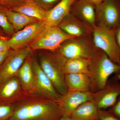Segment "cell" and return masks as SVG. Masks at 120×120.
Returning <instances> with one entry per match:
<instances>
[{
    "instance_id": "obj_4",
    "label": "cell",
    "mask_w": 120,
    "mask_h": 120,
    "mask_svg": "<svg viewBox=\"0 0 120 120\" xmlns=\"http://www.w3.org/2000/svg\"><path fill=\"white\" fill-rule=\"evenodd\" d=\"M92 27L94 46L104 52L112 62L120 64V49L115 30L100 24Z\"/></svg>"
},
{
    "instance_id": "obj_28",
    "label": "cell",
    "mask_w": 120,
    "mask_h": 120,
    "mask_svg": "<svg viewBox=\"0 0 120 120\" xmlns=\"http://www.w3.org/2000/svg\"><path fill=\"white\" fill-rule=\"evenodd\" d=\"M109 111L120 119V96L116 103L110 108Z\"/></svg>"
},
{
    "instance_id": "obj_36",
    "label": "cell",
    "mask_w": 120,
    "mask_h": 120,
    "mask_svg": "<svg viewBox=\"0 0 120 120\" xmlns=\"http://www.w3.org/2000/svg\"><path fill=\"white\" fill-rule=\"evenodd\" d=\"M34 0H23L24 2H27V1H33Z\"/></svg>"
},
{
    "instance_id": "obj_8",
    "label": "cell",
    "mask_w": 120,
    "mask_h": 120,
    "mask_svg": "<svg viewBox=\"0 0 120 120\" xmlns=\"http://www.w3.org/2000/svg\"><path fill=\"white\" fill-rule=\"evenodd\" d=\"M32 52L29 47L18 50H11L0 66V84L16 76L26 58L32 54Z\"/></svg>"
},
{
    "instance_id": "obj_19",
    "label": "cell",
    "mask_w": 120,
    "mask_h": 120,
    "mask_svg": "<svg viewBox=\"0 0 120 120\" xmlns=\"http://www.w3.org/2000/svg\"><path fill=\"white\" fill-rule=\"evenodd\" d=\"M9 9L45 22L48 12V11L39 6L34 0L24 2L19 6Z\"/></svg>"
},
{
    "instance_id": "obj_2",
    "label": "cell",
    "mask_w": 120,
    "mask_h": 120,
    "mask_svg": "<svg viewBox=\"0 0 120 120\" xmlns=\"http://www.w3.org/2000/svg\"><path fill=\"white\" fill-rule=\"evenodd\" d=\"M89 71L91 92L94 93L105 87L111 75L120 73V64L112 62L104 52L98 49L90 59Z\"/></svg>"
},
{
    "instance_id": "obj_16",
    "label": "cell",
    "mask_w": 120,
    "mask_h": 120,
    "mask_svg": "<svg viewBox=\"0 0 120 120\" xmlns=\"http://www.w3.org/2000/svg\"><path fill=\"white\" fill-rule=\"evenodd\" d=\"M72 7L74 15L91 27L95 26L96 11L93 4L87 0H76Z\"/></svg>"
},
{
    "instance_id": "obj_5",
    "label": "cell",
    "mask_w": 120,
    "mask_h": 120,
    "mask_svg": "<svg viewBox=\"0 0 120 120\" xmlns=\"http://www.w3.org/2000/svg\"><path fill=\"white\" fill-rule=\"evenodd\" d=\"M74 37L68 34L58 26L47 25L29 47L32 51L46 50L55 52L64 41Z\"/></svg>"
},
{
    "instance_id": "obj_6",
    "label": "cell",
    "mask_w": 120,
    "mask_h": 120,
    "mask_svg": "<svg viewBox=\"0 0 120 120\" xmlns=\"http://www.w3.org/2000/svg\"><path fill=\"white\" fill-rule=\"evenodd\" d=\"M84 37H74L66 40L56 52L67 59H91L98 49Z\"/></svg>"
},
{
    "instance_id": "obj_10",
    "label": "cell",
    "mask_w": 120,
    "mask_h": 120,
    "mask_svg": "<svg viewBox=\"0 0 120 120\" xmlns=\"http://www.w3.org/2000/svg\"><path fill=\"white\" fill-rule=\"evenodd\" d=\"M95 7L100 25L112 29L120 25V8L116 0H104Z\"/></svg>"
},
{
    "instance_id": "obj_29",
    "label": "cell",
    "mask_w": 120,
    "mask_h": 120,
    "mask_svg": "<svg viewBox=\"0 0 120 120\" xmlns=\"http://www.w3.org/2000/svg\"><path fill=\"white\" fill-rule=\"evenodd\" d=\"M8 39L5 37H0V52L11 49L7 44V41Z\"/></svg>"
},
{
    "instance_id": "obj_20",
    "label": "cell",
    "mask_w": 120,
    "mask_h": 120,
    "mask_svg": "<svg viewBox=\"0 0 120 120\" xmlns=\"http://www.w3.org/2000/svg\"><path fill=\"white\" fill-rule=\"evenodd\" d=\"M98 110L93 101L82 104L75 110L70 117L72 120H97Z\"/></svg>"
},
{
    "instance_id": "obj_15",
    "label": "cell",
    "mask_w": 120,
    "mask_h": 120,
    "mask_svg": "<svg viewBox=\"0 0 120 120\" xmlns=\"http://www.w3.org/2000/svg\"><path fill=\"white\" fill-rule=\"evenodd\" d=\"M32 54L28 56L16 75L22 88L29 94H34L35 88V76L33 67Z\"/></svg>"
},
{
    "instance_id": "obj_3",
    "label": "cell",
    "mask_w": 120,
    "mask_h": 120,
    "mask_svg": "<svg viewBox=\"0 0 120 120\" xmlns=\"http://www.w3.org/2000/svg\"><path fill=\"white\" fill-rule=\"evenodd\" d=\"M67 60L56 51L41 53L39 55V64L42 69L61 96L68 91L65 84L64 71Z\"/></svg>"
},
{
    "instance_id": "obj_7",
    "label": "cell",
    "mask_w": 120,
    "mask_h": 120,
    "mask_svg": "<svg viewBox=\"0 0 120 120\" xmlns=\"http://www.w3.org/2000/svg\"><path fill=\"white\" fill-rule=\"evenodd\" d=\"M45 21H39L27 26L15 32L7 41L10 49L18 50L28 47L38 37L47 26Z\"/></svg>"
},
{
    "instance_id": "obj_31",
    "label": "cell",
    "mask_w": 120,
    "mask_h": 120,
    "mask_svg": "<svg viewBox=\"0 0 120 120\" xmlns=\"http://www.w3.org/2000/svg\"><path fill=\"white\" fill-rule=\"evenodd\" d=\"M116 39L120 49V24L115 30Z\"/></svg>"
},
{
    "instance_id": "obj_9",
    "label": "cell",
    "mask_w": 120,
    "mask_h": 120,
    "mask_svg": "<svg viewBox=\"0 0 120 120\" xmlns=\"http://www.w3.org/2000/svg\"><path fill=\"white\" fill-rule=\"evenodd\" d=\"M32 67L35 79V88L34 94L58 102L62 96L57 91L50 80L45 74L39 63L34 56Z\"/></svg>"
},
{
    "instance_id": "obj_1",
    "label": "cell",
    "mask_w": 120,
    "mask_h": 120,
    "mask_svg": "<svg viewBox=\"0 0 120 120\" xmlns=\"http://www.w3.org/2000/svg\"><path fill=\"white\" fill-rule=\"evenodd\" d=\"M13 105L8 120H59L64 115L58 102L37 95L29 94Z\"/></svg>"
},
{
    "instance_id": "obj_30",
    "label": "cell",
    "mask_w": 120,
    "mask_h": 120,
    "mask_svg": "<svg viewBox=\"0 0 120 120\" xmlns=\"http://www.w3.org/2000/svg\"><path fill=\"white\" fill-rule=\"evenodd\" d=\"M11 50V49L6 52H0V66L7 58Z\"/></svg>"
},
{
    "instance_id": "obj_27",
    "label": "cell",
    "mask_w": 120,
    "mask_h": 120,
    "mask_svg": "<svg viewBox=\"0 0 120 120\" xmlns=\"http://www.w3.org/2000/svg\"><path fill=\"white\" fill-rule=\"evenodd\" d=\"M98 119L101 120H120V118L115 116L110 111L104 110H98Z\"/></svg>"
},
{
    "instance_id": "obj_14",
    "label": "cell",
    "mask_w": 120,
    "mask_h": 120,
    "mask_svg": "<svg viewBox=\"0 0 120 120\" xmlns=\"http://www.w3.org/2000/svg\"><path fill=\"white\" fill-rule=\"evenodd\" d=\"M60 29L70 36L83 37L92 31V27L80 21L69 13L58 26Z\"/></svg>"
},
{
    "instance_id": "obj_21",
    "label": "cell",
    "mask_w": 120,
    "mask_h": 120,
    "mask_svg": "<svg viewBox=\"0 0 120 120\" xmlns=\"http://www.w3.org/2000/svg\"><path fill=\"white\" fill-rule=\"evenodd\" d=\"M2 8L15 32L22 30L30 24L40 21L37 19L22 13L14 11L8 8Z\"/></svg>"
},
{
    "instance_id": "obj_25",
    "label": "cell",
    "mask_w": 120,
    "mask_h": 120,
    "mask_svg": "<svg viewBox=\"0 0 120 120\" xmlns=\"http://www.w3.org/2000/svg\"><path fill=\"white\" fill-rule=\"evenodd\" d=\"M61 0H34L42 8L49 11L55 7Z\"/></svg>"
},
{
    "instance_id": "obj_22",
    "label": "cell",
    "mask_w": 120,
    "mask_h": 120,
    "mask_svg": "<svg viewBox=\"0 0 120 120\" xmlns=\"http://www.w3.org/2000/svg\"><path fill=\"white\" fill-rule=\"evenodd\" d=\"M90 59L75 58L67 59L64 68L65 74L82 73L89 76Z\"/></svg>"
},
{
    "instance_id": "obj_13",
    "label": "cell",
    "mask_w": 120,
    "mask_h": 120,
    "mask_svg": "<svg viewBox=\"0 0 120 120\" xmlns=\"http://www.w3.org/2000/svg\"><path fill=\"white\" fill-rule=\"evenodd\" d=\"M93 94L91 91H68L65 94L61 96L58 102L64 115L70 116L75 110L82 104L92 101Z\"/></svg>"
},
{
    "instance_id": "obj_32",
    "label": "cell",
    "mask_w": 120,
    "mask_h": 120,
    "mask_svg": "<svg viewBox=\"0 0 120 120\" xmlns=\"http://www.w3.org/2000/svg\"><path fill=\"white\" fill-rule=\"evenodd\" d=\"M87 0L92 3L94 6H95L101 4L104 0Z\"/></svg>"
},
{
    "instance_id": "obj_33",
    "label": "cell",
    "mask_w": 120,
    "mask_h": 120,
    "mask_svg": "<svg viewBox=\"0 0 120 120\" xmlns=\"http://www.w3.org/2000/svg\"><path fill=\"white\" fill-rule=\"evenodd\" d=\"M59 120H72L70 116L63 115Z\"/></svg>"
},
{
    "instance_id": "obj_37",
    "label": "cell",
    "mask_w": 120,
    "mask_h": 120,
    "mask_svg": "<svg viewBox=\"0 0 120 120\" xmlns=\"http://www.w3.org/2000/svg\"></svg>"
},
{
    "instance_id": "obj_35",
    "label": "cell",
    "mask_w": 120,
    "mask_h": 120,
    "mask_svg": "<svg viewBox=\"0 0 120 120\" xmlns=\"http://www.w3.org/2000/svg\"><path fill=\"white\" fill-rule=\"evenodd\" d=\"M4 33L2 32V31L0 30V37H4Z\"/></svg>"
},
{
    "instance_id": "obj_24",
    "label": "cell",
    "mask_w": 120,
    "mask_h": 120,
    "mask_svg": "<svg viewBox=\"0 0 120 120\" xmlns=\"http://www.w3.org/2000/svg\"><path fill=\"white\" fill-rule=\"evenodd\" d=\"M14 110L13 104L0 102V120H8Z\"/></svg>"
},
{
    "instance_id": "obj_17",
    "label": "cell",
    "mask_w": 120,
    "mask_h": 120,
    "mask_svg": "<svg viewBox=\"0 0 120 120\" xmlns=\"http://www.w3.org/2000/svg\"><path fill=\"white\" fill-rule=\"evenodd\" d=\"M76 0H61L55 7L48 11L46 23L48 26H58L64 19L70 13Z\"/></svg>"
},
{
    "instance_id": "obj_26",
    "label": "cell",
    "mask_w": 120,
    "mask_h": 120,
    "mask_svg": "<svg viewBox=\"0 0 120 120\" xmlns=\"http://www.w3.org/2000/svg\"><path fill=\"white\" fill-rule=\"evenodd\" d=\"M23 2V0H0V7L9 9L19 6Z\"/></svg>"
},
{
    "instance_id": "obj_12",
    "label": "cell",
    "mask_w": 120,
    "mask_h": 120,
    "mask_svg": "<svg viewBox=\"0 0 120 120\" xmlns=\"http://www.w3.org/2000/svg\"><path fill=\"white\" fill-rule=\"evenodd\" d=\"M29 94L22 88L16 76L0 84V102L13 105Z\"/></svg>"
},
{
    "instance_id": "obj_11",
    "label": "cell",
    "mask_w": 120,
    "mask_h": 120,
    "mask_svg": "<svg viewBox=\"0 0 120 120\" xmlns=\"http://www.w3.org/2000/svg\"><path fill=\"white\" fill-rule=\"evenodd\" d=\"M113 77L105 87L93 94V101L98 110H105L114 105L120 96V82Z\"/></svg>"
},
{
    "instance_id": "obj_18",
    "label": "cell",
    "mask_w": 120,
    "mask_h": 120,
    "mask_svg": "<svg viewBox=\"0 0 120 120\" xmlns=\"http://www.w3.org/2000/svg\"><path fill=\"white\" fill-rule=\"evenodd\" d=\"M65 80L68 91H91V82L88 75L82 73L66 74Z\"/></svg>"
},
{
    "instance_id": "obj_34",
    "label": "cell",
    "mask_w": 120,
    "mask_h": 120,
    "mask_svg": "<svg viewBox=\"0 0 120 120\" xmlns=\"http://www.w3.org/2000/svg\"><path fill=\"white\" fill-rule=\"evenodd\" d=\"M116 76H115V77H116V79H117L119 80V81H120V74H117V75H116Z\"/></svg>"
},
{
    "instance_id": "obj_23",
    "label": "cell",
    "mask_w": 120,
    "mask_h": 120,
    "mask_svg": "<svg viewBox=\"0 0 120 120\" xmlns=\"http://www.w3.org/2000/svg\"><path fill=\"white\" fill-rule=\"evenodd\" d=\"M0 27L6 34L12 36L15 32L11 24L9 21L7 15L2 7H0Z\"/></svg>"
}]
</instances>
